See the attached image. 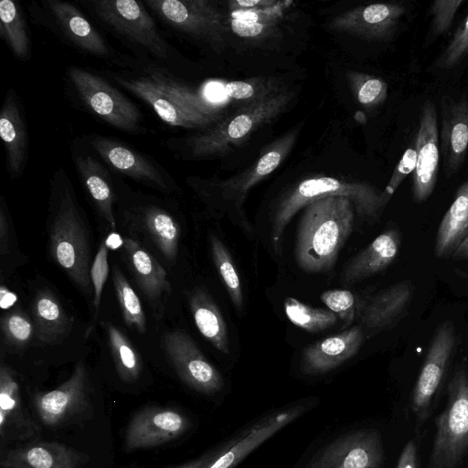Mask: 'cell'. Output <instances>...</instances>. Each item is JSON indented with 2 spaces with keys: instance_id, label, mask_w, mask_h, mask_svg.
<instances>
[{
  "instance_id": "42",
  "label": "cell",
  "mask_w": 468,
  "mask_h": 468,
  "mask_svg": "<svg viewBox=\"0 0 468 468\" xmlns=\"http://www.w3.org/2000/svg\"><path fill=\"white\" fill-rule=\"evenodd\" d=\"M1 331L5 342L16 348L24 347L34 333L32 318L20 309H14L2 316Z\"/></svg>"
},
{
  "instance_id": "10",
  "label": "cell",
  "mask_w": 468,
  "mask_h": 468,
  "mask_svg": "<svg viewBox=\"0 0 468 468\" xmlns=\"http://www.w3.org/2000/svg\"><path fill=\"white\" fill-rule=\"evenodd\" d=\"M115 176L117 202H120L124 222L129 227H136L167 262L174 263L178 254L180 237L176 218L160 200L133 192L122 176Z\"/></svg>"
},
{
  "instance_id": "11",
  "label": "cell",
  "mask_w": 468,
  "mask_h": 468,
  "mask_svg": "<svg viewBox=\"0 0 468 468\" xmlns=\"http://www.w3.org/2000/svg\"><path fill=\"white\" fill-rule=\"evenodd\" d=\"M82 140L113 174L164 194L178 191L172 175L152 155L112 136L93 133Z\"/></svg>"
},
{
  "instance_id": "50",
  "label": "cell",
  "mask_w": 468,
  "mask_h": 468,
  "mask_svg": "<svg viewBox=\"0 0 468 468\" xmlns=\"http://www.w3.org/2000/svg\"><path fill=\"white\" fill-rule=\"evenodd\" d=\"M418 446L410 441L404 446L396 468H418Z\"/></svg>"
},
{
  "instance_id": "16",
  "label": "cell",
  "mask_w": 468,
  "mask_h": 468,
  "mask_svg": "<svg viewBox=\"0 0 468 468\" xmlns=\"http://www.w3.org/2000/svg\"><path fill=\"white\" fill-rule=\"evenodd\" d=\"M70 155L80 182L99 216L116 230L113 205L117 203L116 176L86 145L82 139L70 147Z\"/></svg>"
},
{
  "instance_id": "34",
  "label": "cell",
  "mask_w": 468,
  "mask_h": 468,
  "mask_svg": "<svg viewBox=\"0 0 468 468\" xmlns=\"http://www.w3.org/2000/svg\"><path fill=\"white\" fill-rule=\"evenodd\" d=\"M0 37L13 56L21 61L31 58L32 41L23 8L14 0L0 2Z\"/></svg>"
},
{
  "instance_id": "24",
  "label": "cell",
  "mask_w": 468,
  "mask_h": 468,
  "mask_svg": "<svg viewBox=\"0 0 468 468\" xmlns=\"http://www.w3.org/2000/svg\"><path fill=\"white\" fill-rule=\"evenodd\" d=\"M297 133V130L290 131L272 142L261 157L241 174L219 183L203 181L224 198L243 199L250 188L278 168L294 145Z\"/></svg>"
},
{
  "instance_id": "25",
  "label": "cell",
  "mask_w": 468,
  "mask_h": 468,
  "mask_svg": "<svg viewBox=\"0 0 468 468\" xmlns=\"http://www.w3.org/2000/svg\"><path fill=\"white\" fill-rule=\"evenodd\" d=\"M441 151L447 176L463 165L468 151V98H444L441 111Z\"/></svg>"
},
{
  "instance_id": "6",
  "label": "cell",
  "mask_w": 468,
  "mask_h": 468,
  "mask_svg": "<svg viewBox=\"0 0 468 468\" xmlns=\"http://www.w3.org/2000/svg\"><path fill=\"white\" fill-rule=\"evenodd\" d=\"M381 193L367 182L327 176L305 178L285 193L277 203L271 225L272 241L277 246L286 226L300 209L329 195L349 197L356 216L367 221H376L385 207Z\"/></svg>"
},
{
  "instance_id": "32",
  "label": "cell",
  "mask_w": 468,
  "mask_h": 468,
  "mask_svg": "<svg viewBox=\"0 0 468 468\" xmlns=\"http://www.w3.org/2000/svg\"><path fill=\"white\" fill-rule=\"evenodd\" d=\"M468 234V180L457 189L454 199L445 212L437 230L435 255L451 257Z\"/></svg>"
},
{
  "instance_id": "13",
  "label": "cell",
  "mask_w": 468,
  "mask_h": 468,
  "mask_svg": "<svg viewBox=\"0 0 468 468\" xmlns=\"http://www.w3.org/2000/svg\"><path fill=\"white\" fill-rule=\"evenodd\" d=\"M33 405L40 421L58 428L87 418L92 411L90 382L83 362L80 361L70 377L56 388L37 393Z\"/></svg>"
},
{
  "instance_id": "8",
  "label": "cell",
  "mask_w": 468,
  "mask_h": 468,
  "mask_svg": "<svg viewBox=\"0 0 468 468\" xmlns=\"http://www.w3.org/2000/svg\"><path fill=\"white\" fill-rule=\"evenodd\" d=\"M144 3L169 30L217 52L224 49L229 31L227 17L215 2L145 0Z\"/></svg>"
},
{
  "instance_id": "40",
  "label": "cell",
  "mask_w": 468,
  "mask_h": 468,
  "mask_svg": "<svg viewBox=\"0 0 468 468\" xmlns=\"http://www.w3.org/2000/svg\"><path fill=\"white\" fill-rule=\"evenodd\" d=\"M209 240L213 262L233 304L238 310H240L243 305V293L240 280L235 269L231 255L218 237L211 236Z\"/></svg>"
},
{
  "instance_id": "38",
  "label": "cell",
  "mask_w": 468,
  "mask_h": 468,
  "mask_svg": "<svg viewBox=\"0 0 468 468\" xmlns=\"http://www.w3.org/2000/svg\"><path fill=\"white\" fill-rule=\"evenodd\" d=\"M112 282L123 322L130 329L144 335L146 331V318L140 299L116 265L112 270Z\"/></svg>"
},
{
  "instance_id": "45",
  "label": "cell",
  "mask_w": 468,
  "mask_h": 468,
  "mask_svg": "<svg viewBox=\"0 0 468 468\" xmlns=\"http://www.w3.org/2000/svg\"><path fill=\"white\" fill-rule=\"evenodd\" d=\"M327 308L335 313L343 322L344 326L352 324L355 318V297L347 290H328L320 296Z\"/></svg>"
},
{
  "instance_id": "37",
  "label": "cell",
  "mask_w": 468,
  "mask_h": 468,
  "mask_svg": "<svg viewBox=\"0 0 468 468\" xmlns=\"http://www.w3.org/2000/svg\"><path fill=\"white\" fill-rule=\"evenodd\" d=\"M283 306L288 319L309 333L322 332L337 322L338 316L329 309L315 308L293 297L285 298Z\"/></svg>"
},
{
  "instance_id": "48",
  "label": "cell",
  "mask_w": 468,
  "mask_h": 468,
  "mask_svg": "<svg viewBox=\"0 0 468 468\" xmlns=\"http://www.w3.org/2000/svg\"><path fill=\"white\" fill-rule=\"evenodd\" d=\"M11 218L4 197H0V253L6 255L10 250Z\"/></svg>"
},
{
  "instance_id": "14",
  "label": "cell",
  "mask_w": 468,
  "mask_h": 468,
  "mask_svg": "<svg viewBox=\"0 0 468 468\" xmlns=\"http://www.w3.org/2000/svg\"><path fill=\"white\" fill-rule=\"evenodd\" d=\"M456 343L455 326L442 322L436 329L417 378L410 409L418 425L424 423L431 411L434 398L444 378Z\"/></svg>"
},
{
  "instance_id": "30",
  "label": "cell",
  "mask_w": 468,
  "mask_h": 468,
  "mask_svg": "<svg viewBox=\"0 0 468 468\" xmlns=\"http://www.w3.org/2000/svg\"><path fill=\"white\" fill-rule=\"evenodd\" d=\"M36 337L46 345H58L69 335L72 319L58 297L48 289H40L31 304Z\"/></svg>"
},
{
  "instance_id": "55",
  "label": "cell",
  "mask_w": 468,
  "mask_h": 468,
  "mask_svg": "<svg viewBox=\"0 0 468 468\" xmlns=\"http://www.w3.org/2000/svg\"><path fill=\"white\" fill-rule=\"evenodd\" d=\"M2 468H5V467H2Z\"/></svg>"
},
{
  "instance_id": "23",
  "label": "cell",
  "mask_w": 468,
  "mask_h": 468,
  "mask_svg": "<svg viewBox=\"0 0 468 468\" xmlns=\"http://www.w3.org/2000/svg\"><path fill=\"white\" fill-rule=\"evenodd\" d=\"M123 260L137 285L147 298L154 314L161 317L172 292L166 271L137 240L124 237Z\"/></svg>"
},
{
  "instance_id": "33",
  "label": "cell",
  "mask_w": 468,
  "mask_h": 468,
  "mask_svg": "<svg viewBox=\"0 0 468 468\" xmlns=\"http://www.w3.org/2000/svg\"><path fill=\"white\" fill-rule=\"evenodd\" d=\"M189 307L200 334L218 350L229 353V339L225 320L211 298L203 289L196 288L188 295Z\"/></svg>"
},
{
  "instance_id": "36",
  "label": "cell",
  "mask_w": 468,
  "mask_h": 468,
  "mask_svg": "<svg viewBox=\"0 0 468 468\" xmlns=\"http://www.w3.org/2000/svg\"><path fill=\"white\" fill-rule=\"evenodd\" d=\"M281 9L282 7L273 5L255 11L232 12L229 26L231 30L239 37H266L275 29V25L282 14Z\"/></svg>"
},
{
  "instance_id": "4",
  "label": "cell",
  "mask_w": 468,
  "mask_h": 468,
  "mask_svg": "<svg viewBox=\"0 0 468 468\" xmlns=\"http://www.w3.org/2000/svg\"><path fill=\"white\" fill-rule=\"evenodd\" d=\"M283 89L265 99L239 106L231 115L212 126L183 137H169L162 145L176 158L198 160L226 154L233 145L280 115L292 100Z\"/></svg>"
},
{
  "instance_id": "2",
  "label": "cell",
  "mask_w": 468,
  "mask_h": 468,
  "mask_svg": "<svg viewBox=\"0 0 468 468\" xmlns=\"http://www.w3.org/2000/svg\"><path fill=\"white\" fill-rule=\"evenodd\" d=\"M88 218L63 167L49 181L47 217L48 252L86 296H91V244Z\"/></svg>"
},
{
  "instance_id": "41",
  "label": "cell",
  "mask_w": 468,
  "mask_h": 468,
  "mask_svg": "<svg viewBox=\"0 0 468 468\" xmlns=\"http://www.w3.org/2000/svg\"><path fill=\"white\" fill-rule=\"evenodd\" d=\"M346 77L352 92L361 106L371 109L386 101L388 84L383 79L358 71H348Z\"/></svg>"
},
{
  "instance_id": "46",
  "label": "cell",
  "mask_w": 468,
  "mask_h": 468,
  "mask_svg": "<svg viewBox=\"0 0 468 468\" xmlns=\"http://www.w3.org/2000/svg\"><path fill=\"white\" fill-rule=\"evenodd\" d=\"M417 160V152L415 145L408 147L400 157L399 163L395 166L391 177L381 193V199L384 206L389 201L397 188L402 181L410 175L412 174Z\"/></svg>"
},
{
  "instance_id": "27",
  "label": "cell",
  "mask_w": 468,
  "mask_h": 468,
  "mask_svg": "<svg viewBox=\"0 0 468 468\" xmlns=\"http://www.w3.org/2000/svg\"><path fill=\"white\" fill-rule=\"evenodd\" d=\"M364 342L360 326H353L307 346L302 355L300 367L307 375L332 371L353 357Z\"/></svg>"
},
{
  "instance_id": "12",
  "label": "cell",
  "mask_w": 468,
  "mask_h": 468,
  "mask_svg": "<svg viewBox=\"0 0 468 468\" xmlns=\"http://www.w3.org/2000/svg\"><path fill=\"white\" fill-rule=\"evenodd\" d=\"M34 7L37 23L49 28L67 44L81 53L112 62L119 54L73 4L61 0H42Z\"/></svg>"
},
{
  "instance_id": "52",
  "label": "cell",
  "mask_w": 468,
  "mask_h": 468,
  "mask_svg": "<svg viewBox=\"0 0 468 468\" xmlns=\"http://www.w3.org/2000/svg\"><path fill=\"white\" fill-rule=\"evenodd\" d=\"M104 242L108 249L115 250L123 247L124 238H122L116 231H112L104 239Z\"/></svg>"
},
{
  "instance_id": "1",
  "label": "cell",
  "mask_w": 468,
  "mask_h": 468,
  "mask_svg": "<svg viewBox=\"0 0 468 468\" xmlns=\"http://www.w3.org/2000/svg\"><path fill=\"white\" fill-rule=\"evenodd\" d=\"M111 64L118 69L105 70V74L169 126L200 131L223 118L221 111L196 89L152 59L120 55Z\"/></svg>"
},
{
  "instance_id": "49",
  "label": "cell",
  "mask_w": 468,
  "mask_h": 468,
  "mask_svg": "<svg viewBox=\"0 0 468 468\" xmlns=\"http://www.w3.org/2000/svg\"><path fill=\"white\" fill-rule=\"evenodd\" d=\"M232 12H247L265 9L276 5L272 0H235L229 3Z\"/></svg>"
},
{
  "instance_id": "53",
  "label": "cell",
  "mask_w": 468,
  "mask_h": 468,
  "mask_svg": "<svg viewBox=\"0 0 468 468\" xmlns=\"http://www.w3.org/2000/svg\"><path fill=\"white\" fill-rule=\"evenodd\" d=\"M451 257L456 261L468 259V234L460 242Z\"/></svg>"
},
{
  "instance_id": "35",
  "label": "cell",
  "mask_w": 468,
  "mask_h": 468,
  "mask_svg": "<svg viewBox=\"0 0 468 468\" xmlns=\"http://www.w3.org/2000/svg\"><path fill=\"white\" fill-rule=\"evenodd\" d=\"M113 363L120 378L126 383L136 381L143 369L142 358L128 337L113 324H103Z\"/></svg>"
},
{
  "instance_id": "44",
  "label": "cell",
  "mask_w": 468,
  "mask_h": 468,
  "mask_svg": "<svg viewBox=\"0 0 468 468\" xmlns=\"http://www.w3.org/2000/svg\"><path fill=\"white\" fill-rule=\"evenodd\" d=\"M465 0H435L428 9L431 17L430 31L432 37L447 33L452 25L454 16Z\"/></svg>"
},
{
  "instance_id": "17",
  "label": "cell",
  "mask_w": 468,
  "mask_h": 468,
  "mask_svg": "<svg viewBox=\"0 0 468 468\" xmlns=\"http://www.w3.org/2000/svg\"><path fill=\"white\" fill-rule=\"evenodd\" d=\"M383 445L378 431L364 429L338 437L305 468H382Z\"/></svg>"
},
{
  "instance_id": "18",
  "label": "cell",
  "mask_w": 468,
  "mask_h": 468,
  "mask_svg": "<svg viewBox=\"0 0 468 468\" xmlns=\"http://www.w3.org/2000/svg\"><path fill=\"white\" fill-rule=\"evenodd\" d=\"M406 12L401 3L359 5L335 16L329 28L367 41L386 42L395 36Z\"/></svg>"
},
{
  "instance_id": "28",
  "label": "cell",
  "mask_w": 468,
  "mask_h": 468,
  "mask_svg": "<svg viewBox=\"0 0 468 468\" xmlns=\"http://www.w3.org/2000/svg\"><path fill=\"white\" fill-rule=\"evenodd\" d=\"M83 464L80 452L57 441H33L7 450L1 458L5 468H82Z\"/></svg>"
},
{
  "instance_id": "54",
  "label": "cell",
  "mask_w": 468,
  "mask_h": 468,
  "mask_svg": "<svg viewBox=\"0 0 468 468\" xmlns=\"http://www.w3.org/2000/svg\"><path fill=\"white\" fill-rule=\"evenodd\" d=\"M208 459V454L203 455L202 457L185 463L181 465L173 468H204L207 461Z\"/></svg>"
},
{
  "instance_id": "26",
  "label": "cell",
  "mask_w": 468,
  "mask_h": 468,
  "mask_svg": "<svg viewBox=\"0 0 468 468\" xmlns=\"http://www.w3.org/2000/svg\"><path fill=\"white\" fill-rule=\"evenodd\" d=\"M40 430L23 407L16 372L0 367V436L3 441L35 439Z\"/></svg>"
},
{
  "instance_id": "20",
  "label": "cell",
  "mask_w": 468,
  "mask_h": 468,
  "mask_svg": "<svg viewBox=\"0 0 468 468\" xmlns=\"http://www.w3.org/2000/svg\"><path fill=\"white\" fill-rule=\"evenodd\" d=\"M414 145L417 160L412 173V197L415 202L420 203L432 194L440 165L437 112L431 101L421 107Z\"/></svg>"
},
{
  "instance_id": "21",
  "label": "cell",
  "mask_w": 468,
  "mask_h": 468,
  "mask_svg": "<svg viewBox=\"0 0 468 468\" xmlns=\"http://www.w3.org/2000/svg\"><path fill=\"white\" fill-rule=\"evenodd\" d=\"M0 137L4 145L5 168L9 178H20L29 152V133L24 105L14 88L4 99L0 112Z\"/></svg>"
},
{
  "instance_id": "51",
  "label": "cell",
  "mask_w": 468,
  "mask_h": 468,
  "mask_svg": "<svg viewBox=\"0 0 468 468\" xmlns=\"http://www.w3.org/2000/svg\"><path fill=\"white\" fill-rule=\"evenodd\" d=\"M17 300V296L16 293L11 292L5 285H1L0 287V306L2 310H6L12 307Z\"/></svg>"
},
{
  "instance_id": "5",
  "label": "cell",
  "mask_w": 468,
  "mask_h": 468,
  "mask_svg": "<svg viewBox=\"0 0 468 468\" xmlns=\"http://www.w3.org/2000/svg\"><path fill=\"white\" fill-rule=\"evenodd\" d=\"M79 3L124 45L138 51L140 58L172 64V46L159 31L144 2L85 0Z\"/></svg>"
},
{
  "instance_id": "9",
  "label": "cell",
  "mask_w": 468,
  "mask_h": 468,
  "mask_svg": "<svg viewBox=\"0 0 468 468\" xmlns=\"http://www.w3.org/2000/svg\"><path fill=\"white\" fill-rule=\"evenodd\" d=\"M448 399L435 420L428 468H459L468 454V370L459 367L448 384Z\"/></svg>"
},
{
  "instance_id": "15",
  "label": "cell",
  "mask_w": 468,
  "mask_h": 468,
  "mask_svg": "<svg viewBox=\"0 0 468 468\" xmlns=\"http://www.w3.org/2000/svg\"><path fill=\"white\" fill-rule=\"evenodd\" d=\"M162 347L179 378L188 387L204 394H213L222 388L221 374L185 330L165 333Z\"/></svg>"
},
{
  "instance_id": "22",
  "label": "cell",
  "mask_w": 468,
  "mask_h": 468,
  "mask_svg": "<svg viewBox=\"0 0 468 468\" xmlns=\"http://www.w3.org/2000/svg\"><path fill=\"white\" fill-rule=\"evenodd\" d=\"M304 411V406H294L261 419L237 440L209 453L204 468H235L252 451Z\"/></svg>"
},
{
  "instance_id": "31",
  "label": "cell",
  "mask_w": 468,
  "mask_h": 468,
  "mask_svg": "<svg viewBox=\"0 0 468 468\" xmlns=\"http://www.w3.org/2000/svg\"><path fill=\"white\" fill-rule=\"evenodd\" d=\"M410 282L393 284L375 295L358 308L361 323L368 328H385L406 310L413 297Z\"/></svg>"
},
{
  "instance_id": "19",
  "label": "cell",
  "mask_w": 468,
  "mask_h": 468,
  "mask_svg": "<svg viewBox=\"0 0 468 468\" xmlns=\"http://www.w3.org/2000/svg\"><path fill=\"white\" fill-rule=\"evenodd\" d=\"M189 427L180 411L158 406L137 411L128 423L124 447L126 451L153 448L181 436Z\"/></svg>"
},
{
  "instance_id": "39",
  "label": "cell",
  "mask_w": 468,
  "mask_h": 468,
  "mask_svg": "<svg viewBox=\"0 0 468 468\" xmlns=\"http://www.w3.org/2000/svg\"><path fill=\"white\" fill-rule=\"evenodd\" d=\"M283 89L276 78L258 77L227 82L223 91L230 100L241 102L242 106L265 99Z\"/></svg>"
},
{
  "instance_id": "3",
  "label": "cell",
  "mask_w": 468,
  "mask_h": 468,
  "mask_svg": "<svg viewBox=\"0 0 468 468\" xmlns=\"http://www.w3.org/2000/svg\"><path fill=\"white\" fill-rule=\"evenodd\" d=\"M303 208L295 239V261L307 272L327 271L353 231L354 205L347 197L329 195Z\"/></svg>"
},
{
  "instance_id": "47",
  "label": "cell",
  "mask_w": 468,
  "mask_h": 468,
  "mask_svg": "<svg viewBox=\"0 0 468 468\" xmlns=\"http://www.w3.org/2000/svg\"><path fill=\"white\" fill-rule=\"evenodd\" d=\"M108 274V248L104 240H102L99 246L90 268V280L93 286V305L96 313H98L103 287Z\"/></svg>"
},
{
  "instance_id": "7",
  "label": "cell",
  "mask_w": 468,
  "mask_h": 468,
  "mask_svg": "<svg viewBox=\"0 0 468 468\" xmlns=\"http://www.w3.org/2000/svg\"><path fill=\"white\" fill-rule=\"evenodd\" d=\"M66 82L74 101L107 125L133 135L149 133L140 108L101 75L70 66Z\"/></svg>"
},
{
  "instance_id": "43",
  "label": "cell",
  "mask_w": 468,
  "mask_h": 468,
  "mask_svg": "<svg viewBox=\"0 0 468 468\" xmlns=\"http://www.w3.org/2000/svg\"><path fill=\"white\" fill-rule=\"evenodd\" d=\"M468 56V14L460 23L448 45L436 60L440 69H450Z\"/></svg>"
},
{
  "instance_id": "29",
  "label": "cell",
  "mask_w": 468,
  "mask_h": 468,
  "mask_svg": "<svg viewBox=\"0 0 468 468\" xmlns=\"http://www.w3.org/2000/svg\"><path fill=\"white\" fill-rule=\"evenodd\" d=\"M400 244L397 229L384 231L348 261L342 271L340 282L350 286L384 271L397 258Z\"/></svg>"
}]
</instances>
